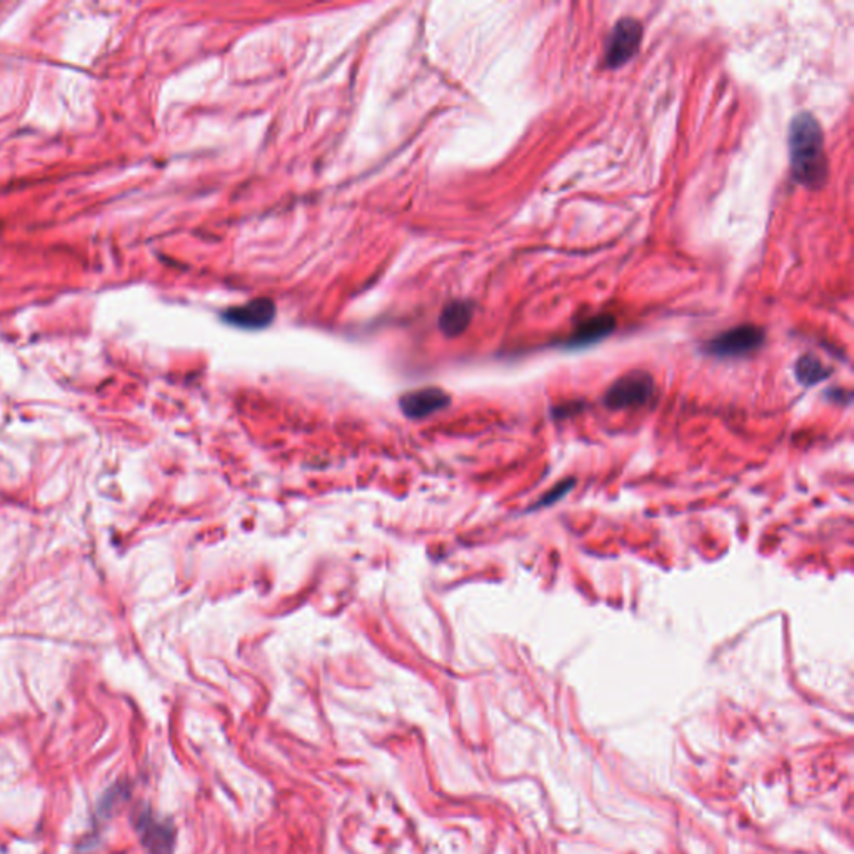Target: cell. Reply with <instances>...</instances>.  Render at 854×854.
<instances>
[{
    "label": "cell",
    "mask_w": 854,
    "mask_h": 854,
    "mask_svg": "<svg viewBox=\"0 0 854 854\" xmlns=\"http://www.w3.org/2000/svg\"><path fill=\"white\" fill-rule=\"evenodd\" d=\"M137 831L149 854H171L174 849V828L167 821L144 811L137 818Z\"/></svg>",
    "instance_id": "7"
},
{
    "label": "cell",
    "mask_w": 854,
    "mask_h": 854,
    "mask_svg": "<svg viewBox=\"0 0 854 854\" xmlns=\"http://www.w3.org/2000/svg\"><path fill=\"white\" fill-rule=\"evenodd\" d=\"M614 329H616V319L613 316L599 314V316L589 317L581 322L576 327V331L568 337L566 347L579 349V347L593 346L606 339Z\"/></svg>",
    "instance_id": "8"
},
{
    "label": "cell",
    "mask_w": 854,
    "mask_h": 854,
    "mask_svg": "<svg viewBox=\"0 0 854 854\" xmlns=\"http://www.w3.org/2000/svg\"><path fill=\"white\" fill-rule=\"evenodd\" d=\"M643 41V26L633 17H624L616 22L609 34L604 51V64L609 69H619L638 54Z\"/></svg>",
    "instance_id": "4"
},
{
    "label": "cell",
    "mask_w": 854,
    "mask_h": 854,
    "mask_svg": "<svg viewBox=\"0 0 854 854\" xmlns=\"http://www.w3.org/2000/svg\"><path fill=\"white\" fill-rule=\"evenodd\" d=\"M574 486H576V479H564V481H561V483H558L556 486L549 489L548 493H544L538 503H536V506H534V509L549 508V506L559 503L561 499L566 498V496L573 491Z\"/></svg>",
    "instance_id": "11"
},
{
    "label": "cell",
    "mask_w": 854,
    "mask_h": 854,
    "mask_svg": "<svg viewBox=\"0 0 854 854\" xmlns=\"http://www.w3.org/2000/svg\"><path fill=\"white\" fill-rule=\"evenodd\" d=\"M222 321L239 329L247 331H259L271 326L276 319V304L269 297H259L242 304V306L229 307L221 314Z\"/></svg>",
    "instance_id": "5"
},
{
    "label": "cell",
    "mask_w": 854,
    "mask_h": 854,
    "mask_svg": "<svg viewBox=\"0 0 854 854\" xmlns=\"http://www.w3.org/2000/svg\"><path fill=\"white\" fill-rule=\"evenodd\" d=\"M474 307L469 301H453L444 307L439 316V329L444 336L458 337L473 321Z\"/></svg>",
    "instance_id": "9"
},
{
    "label": "cell",
    "mask_w": 854,
    "mask_h": 854,
    "mask_svg": "<svg viewBox=\"0 0 854 854\" xmlns=\"http://www.w3.org/2000/svg\"><path fill=\"white\" fill-rule=\"evenodd\" d=\"M789 161L794 181L806 189H819L828 181V156L819 122L801 112L789 126Z\"/></svg>",
    "instance_id": "1"
},
{
    "label": "cell",
    "mask_w": 854,
    "mask_h": 854,
    "mask_svg": "<svg viewBox=\"0 0 854 854\" xmlns=\"http://www.w3.org/2000/svg\"><path fill=\"white\" fill-rule=\"evenodd\" d=\"M794 374H796L799 384L811 387L823 382L824 379H828L831 371L824 366L823 362L819 361L818 357L806 354V356L799 357L796 366H794Z\"/></svg>",
    "instance_id": "10"
},
{
    "label": "cell",
    "mask_w": 854,
    "mask_h": 854,
    "mask_svg": "<svg viewBox=\"0 0 854 854\" xmlns=\"http://www.w3.org/2000/svg\"><path fill=\"white\" fill-rule=\"evenodd\" d=\"M764 341H766V334L761 327L743 324L711 339L706 344V352L709 356L719 357V359L744 357L758 351Z\"/></svg>",
    "instance_id": "3"
},
{
    "label": "cell",
    "mask_w": 854,
    "mask_h": 854,
    "mask_svg": "<svg viewBox=\"0 0 854 854\" xmlns=\"http://www.w3.org/2000/svg\"><path fill=\"white\" fill-rule=\"evenodd\" d=\"M654 394V379L643 371L629 372L619 377L604 392V406L609 409H631L641 407L651 401Z\"/></svg>",
    "instance_id": "2"
},
{
    "label": "cell",
    "mask_w": 854,
    "mask_h": 854,
    "mask_svg": "<svg viewBox=\"0 0 854 854\" xmlns=\"http://www.w3.org/2000/svg\"><path fill=\"white\" fill-rule=\"evenodd\" d=\"M451 404V396L439 387H424L417 391L407 392L401 397L399 406L404 416L409 419H424L443 411Z\"/></svg>",
    "instance_id": "6"
}]
</instances>
